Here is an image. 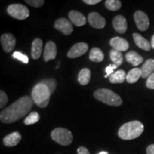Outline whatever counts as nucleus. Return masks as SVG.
<instances>
[{
	"label": "nucleus",
	"mask_w": 154,
	"mask_h": 154,
	"mask_svg": "<svg viewBox=\"0 0 154 154\" xmlns=\"http://www.w3.org/2000/svg\"><path fill=\"white\" fill-rule=\"evenodd\" d=\"M1 44L5 52L9 53L15 47L16 39L13 34H4L1 36Z\"/></svg>",
	"instance_id": "9d476101"
},
{
	"label": "nucleus",
	"mask_w": 154,
	"mask_h": 154,
	"mask_svg": "<svg viewBox=\"0 0 154 154\" xmlns=\"http://www.w3.org/2000/svg\"><path fill=\"white\" fill-rule=\"evenodd\" d=\"M146 153L147 154H154V144L150 145L146 149Z\"/></svg>",
	"instance_id": "c9c22d12"
},
{
	"label": "nucleus",
	"mask_w": 154,
	"mask_h": 154,
	"mask_svg": "<svg viewBox=\"0 0 154 154\" xmlns=\"http://www.w3.org/2000/svg\"><path fill=\"white\" fill-rule=\"evenodd\" d=\"M12 57L14 59H17V60H19L22 61L24 63H29V58L26 55H24V54H22L20 51H14Z\"/></svg>",
	"instance_id": "c85d7f7f"
},
{
	"label": "nucleus",
	"mask_w": 154,
	"mask_h": 154,
	"mask_svg": "<svg viewBox=\"0 0 154 154\" xmlns=\"http://www.w3.org/2000/svg\"><path fill=\"white\" fill-rule=\"evenodd\" d=\"M110 45L113 48V49L119 51H125L129 48V44L124 38L119 37H113L110 40Z\"/></svg>",
	"instance_id": "ddd939ff"
},
{
	"label": "nucleus",
	"mask_w": 154,
	"mask_h": 154,
	"mask_svg": "<svg viewBox=\"0 0 154 154\" xmlns=\"http://www.w3.org/2000/svg\"><path fill=\"white\" fill-rule=\"evenodd\" d=\"M90 78H91V72L88 69L85 68L81 70L79 74L78 81L80 83V84L85 86L88 84Z\"/></svg>",
	"instance_id": "b1692460"
},
{
	"label": "nucleus",
	"mask_w": 154,
	"mask_h": 154,
	"mask_svg": "<svg viewBox=\"0 0 154 154\" xmlns=\"http://www.w3.org/2000/svg\"><path fill=\"white\" fill-rule=\"evenodd\" d=\"M133 37L136 45L138 46L140 49H142L145 51H149L151 49V43H149L148 40H146L145 38L143 37L140 34L138 33L133 34Z\"/></svg>",
	"instance_id": "f3484780"
},
{
	"label": "nucleus",
	"mask_w": 154,
	"mask_h": 154,
	"mask_svg": "<svg viewBox=\"0 0 154 154\" xmlns=\"http://www.w3.org/2000/svg\"><path fill=\"white\" fill-rule=\"evenodd\" d=\"M77 152H78V154H90L88 150L84 146H81V147L79 148Z\"/></svg>",
	"instance_id": "72a5a7b5"
},
{
	"label": "nucleus",
	"mask_w": 154,
	"mask_h": 154,
	"mask_svg": "<svg viewBox=\"0 0 154 154\" xmlns=\"http://www.w3.org/2000/svg\"><path fill=\"white\" fill-rule=\"evenodd\" d=\"M88 46L85 42H79L74 44L67 53V57L71 59L79 57L88 51Z\"/></svg>",
	"instance_id": "6e6552de"
},
{
	"label": "nucleus",
	"mask_w": 154,
	"mask_h": 154,
	"mask_svg": "<svg viewBox=\"0 0 154 154\" xmlns=\"http://www.w3.org/2000/svg\"><path fill=\"white\" fill-rule=\"evenodd\" d=\"M51 137L61 146H69L72 143L73 135L70 131L63 128H57L52 131L51 134Z\"/></svg>",
	"instance_id": "39448f33"
},
{
	"label": "nucleus",
	"mask_w": 154,
	"mask_h": 154,
	"mask_svg": "<svg viewBox=\"0 0 154 154\" xmlns=\"http://www.w3.org/2000/svg\"><path fill=\"white\" fill-rule=\"evenodd\" d=\"M119 66H117L116 64H110L109 66L106 67V74L105 76V78H106V77H109L110 76L111 74H113V70L116 69H117V67Z\"/></svg>",
	"instance_id": "473e14b6"
},
{
	"label": "nucleus",
	"mask_w": 154,
	"mask_h": 154,
	"mask_svg": "<svg viewBox=\"0 0 154 154\" xmlns=\"http://www.w3.org/2000/svg\"><path fill=\"white\" fill-rule=\"evenodd\" d=\"M33 103V99L29 96H23L1 111L0 120L5 124H11L19 121L29 112Z\"/></svg>",
	"instance_id": "f257e3e1"
},
{
	"label": "nucleus",
	"mask_w": 154,
	"mask_h": 154,
	"mask_svg": "<svg viewBox=\"0 0 154 154\" xmlns=\"http://www.w3.org/2000/svg\"><path fill=\"white\" fill-rule=\"evenodd\" d=\"M57 46L54 42L49 41L46 44L45 49L44 52V59L45 61H49L50 60L54 59L57 57Z\"/></svg>",
	"instance_id": "f8f14e48"
},
{
	"label": "nucleus",
	"mask_w": 154,
	"mask_h": 154,
	"mask_svg": "<svg viewBox=\"0 0 154 154\" xmlns=\"http://www.w3.org/2000/svg\"><path fill=\"white\" fill-rule=\"evenodd\" d=\"M8 14L19 20H24L29 16V10L24 5L21 4H14L9 5L7 8Z\"/></svg>",
	"instance_id": "423d86ee"
},
{
	"label": "nucleus",
	"mask_w": 154,
	"mask_h": 154,
	"mask_svg": "<svg viewBox=\"0 0 154 154\" xmlns=\"http://www.w3.org/2000/svg\"><path fill=\"white\" fill-rule=\"evenodd\" d=\"M101 0H84V2L87 4L88 5H94L99 3Z\"/></svg>",
	"instance_id": "f704fd0d"
},
{
	"label": "nucleus",
	"mask_w": 154,
	"mask_h": 154,
	"mask_svg": "<svg viewBox=\"0 0 154 154\" xmlns=\"http://www.w3.org/2000/svg\"><path fill=\"white\" fill-rule=\"evenodd\" d=\"M94 96L97 100L111 106H119L122 104V99L120 96L107 88L96 90Z\"/></svg>",
	"instance_id": "20e7f679"
},
{
	"label": "nucleus",
	"mask_w": 154,
	"mask_h": 154,
	"mask_svg": "<svg viewBox=\"0 0 154 154\" xmlns=\"http://www.w3.org/2000/svg\"><path fill=\"white\" fill-rule=\"evenodd\" d=\"M134 21L138 29L142 32L146 31L149 27V19L143 11H136L134 15Z\"/></svg>",
	"instance_id": "0eeeda50"
},
{
	"label": "nucleus",
	"mask_w": 154,
	"mask_h": 154,
	"mask_svg": "<svg viewBox=\"0 0 154 154\" xmlns=\"http://www.w3.org/2000/svg\"><path fill=\"white\" fill-rule=\"evenodd\" d=\"M7 102H8V96L5 91L1 90L0 91V108L2 109L7 104Z\"/></svg>",
	"instance_id": "c756f323"
},
{
	"label": "nucleus",
	"mask_w": 154,
	"mask_h": 154,
	"mask_svg": "<svg viewBox=\"0 0 154 154\" xmlns=\"http://www.w3.org/2000/svg\"><path fill=\"white\" fill-rule=\"evenodd\" d=\"M89 59L94 62H101L104 59V54L99 48L94 47L90 51Z\"/></svg>",
	"instance_id": "5701e85b"
},
{
	"label": "nucleus",
	"mask_w": 154,
	"mask_h": 154,
	"mask_svg": "<svg viewBox=\"0 0 154 154\" xmlns=\"http://www.w3.org/2000/svg\"><path fill=\"white\" fill-rule=\"evenodd\" d=\"M106 7L111 11H117L121 9V2L119 0H107L105 2Z\"/></svg>",
	"instance_id": "a878e982"
},
{
	"label": "nucleus",
	"mask_w": 154,
	"mask_h": 154,
	"mask_svg": "<svg viewBox=\"0 0 154 154\" xmlns=\"http://www.w3.org/2000/svg\"><path fill=\"white\" fill-rule=\"evenodd\" d=\"M99 154H108V153L106 151H102V152H101V153H99Z\"/></svg>",
	"instance_id": "4c0bfd02"
},
{
	"label": "nucleus",
	"mask_w": 154,
	"mask_h": 154,
	"mask_svg": "<svg viewBox=\"0 0 154 154\" xmlns=\"http://www.w3.org/2000/svg\"><path fill=\"white\" fill-rule=\"evenodd\" d=\"M146 86L149 89H154V73L152 74L146 81Z\"/></svg>",
	"instance_id": "2f4dec72"
},
{
	"label": "nucleus",
	"mask_w": 154,
	"mask_h": 154,
	"mask_svg": "<svg viewBox=\"0 0 154 154\" xmlns=\"http://www.w3.org/2000/svg\"><path fill=\"white\" fill-rule=\"evenodd\" d=\"M42 46L43 43L40 38H35L32 42L31 54H32V57L34 59H38L40 57L42 51Z\"/></svg>",
	"instance_id": "aec40b11"
},
{
	"label": "nucleus",
	"mask_w": 154,
	"mask_h": 154,
	"mask_svg": "<svg viewBox=\"0 0 154 154\" xmlns=\"http://www.w3.org/2000/svg\"><path fill=\"white\" fill-rule=\"evenodd\" d=\"M151 47L153 48V49H154V35L152 36V38H151Z\"/></svg>",
	"instance_id": "e433bc0d"
},
{
	"label": "nucleus",
	"mask_w": 154,
	"mask_h": 154,
	"mask_svg": "<svg viewBox=\"0 0 154 154\" xmlns=\"http://www.w3.org/2000/svg\"><path fill=\"white\" fill-rule=\"evenodd\" d=\"M88 23L92 27L96 29H103L106 26V19L96 12H91L88 17Z\"/></svg>",
	"instance_id": "9b49d317"
},
{
	"label": "nucleus",
	"mask_w": 154,
	"mask_h": 154,
	"mask_svg": "<svg viewBox=\"0 0 154 154\" xmlns=\"http://www.w3.org/2000/svg\"><path fill=\"white\" fill-rule=\"evenodd\" d=\"M126 79V72L124 70H119L109 76V82L111 84H121Z\"/></svg>",
	"instance_id": "412c9836"
},
{
	"label": "nucleus",
	"mask_w": 154,
	"mask_h": 154,
	"mask_svg": "<svg viewBox=\"0 0 154 154\" xmlns=\"http://www.w3.org/2000/svg\"><path fill=\"white\" fill-rule=\"evenodd\" d=\"M141 77L143 79L149 78L152 74L154 73V60L153 59H148L143 65L142 66L141 69Z\"/></svg>",
	"instance_id": "a211bd4d"
},
{
	"label": "nucleus",
	"mask_w": 154,
	"mask_h": 154,
	"mask_svg": "<svg viewBox=\"0 0 154 154\" xmlns=\"http://www.w3.org/2000/svg\"><path fill=\"white\" fill-rule=\"evenodd\" d=\"M51 92L44 84H38L34 86L32 91V98L34 103L39 108L47 107L49 103Z\"/></svg>",
	"instance_id": "7ed1b4c3"
},
{
	"label": "nucleus",
	"mask_w": 154,
	"mask_h": 154,
	"mask_svg": "<svg viewBox=\"0 0 154 154\" xmlns=\"http://www.w3.org/2000/svg\"><path fill=\"white\" fill-rule=\"evenodd\" d=\"M110 58L114 64H116L117 66H120L123 63V54L121 51L113 49H111L110 51Z\"/></svg>",
	"instance_id": "393cba45"
},
{
	"label": "nucleus",
	"mask_w": 154,
	"mask_h": 154,
	"mask_svg": "<svg viewBox=\"0 0 154 154\" xmlns=\"http://www.w3.org/2000/svg\"><path fill=\"white\" fill-rule=\"evenodd\" d=\"M26 2L33 7L38 8V7H41L42 6H43L44 1V0H26Z\"/></svg>",
	"instance_id": "7c9ffc66"
},
{
	"label": "nucleus",
	"mask_w": 154,
	"mask_h": 154,
	"mask_svg": "<svg viewBox=\"0 0 154 154\" xmlns=\"http://www.w3.org/2000/svg\"><path fill=\"white\" fill-rule=\"evenodd\" d=\"M40 116L37 112H32L24 119V124L26 125H32L39 121Z\"/></svg>",
	"instance_id": "bb28decb"
},
{
	"label": "nucleus",
	"mask_w": 154,
	"mask_h": 154,
	"mask_svg": "<svg viewBox=\"0 0 154 154\" xmlns=\"http://www.w3.org/2000/svg\"><path fill=\"white\" fill-rule=\"evenodd\" d=\"M113 25L114 29L119 34H124L128 27L126 19L122 15H118L113 19Z\"/></svg>",
	"instance_id": "4468645a"
},
{
	"label": "nucleus",
	"mask_w": 154,
	"mask_h": 154,
	"mask_svg": "<svg viewBox=\"0 0 154 154\" xmlns=\"http://www.w3.org/2000/svg\"><path fill=\"white\" fill-rule=\"evenodd\" d=\"M141 77V70L138 68L131 69L126 75V81L129 84H134Z\"/></svg>",
	"instance_id": "4be33fe9"
},
{
	"label": "nucleus",
	"mask_w": 154,
	"mask_h": 154,
	"mask_svg": "<svg viewBox=\"0 0 154 154\" xmlns=\"http://www.w3.org/2000/svg\"><path fill=\"white\" fill-rule=\"evenodd\" d=\"M22 136L18 131H15L6 136L3 139V143L6 146L13 147L17 146L20 142Z\"/></svg>",
	"instance_id": "dca6fc26"
},
{
	"label": "nucleus",
	"mask_w": 154,
	"mask_h": 154,
	"mask_svg": "<svg viewBox=\"0 0 154 154\" xmlns=\"http://www.w3.org/2000/svg\"><path fill=\"white\" fill-rule=\"evenodd\" d=\"M144 126L138 121H133L124 124L119 130V136L123 140H132L139 137L143 132Z\"/></svg>",
	"instance_id": "f03ea898"
},
{
	"label": "nucleus",
	"mask_w": 154,
	"mask_h": 154,
	"mask_svg": "<svg viewBox=\"0 0 154 154\" xmlns=\"http://www.w3.org/2000/svg\"><path fill=\"white\" fill-rule=\"evenodd\" d=\"M54 27L65 35H69L74 30L72 22L65 18L58 19L54 23Z\"/></svg>",
	"instance_id": "1a4fd4ad"
},
{
	"label": "nucleus",
	"mask_w": 154,
	"mask_h": 154,
	"mask_svg": "<svg viewBox=\"0 0 154 154\" xmlns=\"http://www.w3.org/2000/svg\"><path fill=\"white\" fill-rule=\"evenodd\" d=\"M40 84H44L47 87L49 88L50 92H51V94H52L54 91L56 90V88H57V82L54 79H44L41 81Z\"/></svg>",
	"instance_id": "cd10ccee"
},
{
	"label": "nucleus",
	"mask_w": 154,
	"mask_h": 154,
	"mask_svg": "<svg viewBox=\"0 0 154 154\" xmlns=\"http://www.w3.org/2000/svg\"><path fill=\"white\" fill-rule=\"evenodd\" d=\"M69 19L76 26H82L86 24V19L79 11L72 10L69 13Z\"/></svg>",
	"instance_id": "2eb2a0df"
},
{
	"label": "nucleus",
	"mask_w": 154,
	"mask_h": 154,
	"mask_svg": "<svg viewBox=\"0 0 154 154\" xmlns=\"http://www.w3.org/2000/svg\"><path fill=\"white\" fill-rule=\"evenodd\" d=\"M126 59L133 66H138L143 61V58L135 51H131L126 54Z\"/></svg>",
	"instance_id": "6ab92c4d"
}]
</instances>
